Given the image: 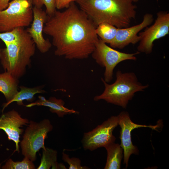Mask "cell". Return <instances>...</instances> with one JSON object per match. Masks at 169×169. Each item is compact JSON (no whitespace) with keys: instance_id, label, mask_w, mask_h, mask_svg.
Here are the masks:
<instances>
[{"instance_id":"obj_9","label":"cell","mask_w":169,"mask_h":169,"mask_svg":"<svg viewBox=\"0 0 169 169\" xmlns=\"http://www.w3.org/2000/svg\"><path fill=\"white\" fill-rule=\"evenodd\" d=\"M154 23L146 27L140 33V37L137 51L149 54L152 51L154 41L165 36L169 33V13L168 11H160L157 13Z\"/></svg>"},{"instance_id":"obj_12","label":"cell","mask_w":169,"mask_h":169,"mask_svg":"<svg viewBox=\"0 0 169 169\" xmlns=\"http://www.w3.org/2000/svg\"><path fill=\"white\" fill-rule=\"evenodd\" d=\"M29 123L28 119L22 117L19 113L14 110L3 114L0 117V129L4 131L9 140H12L15 142L16 149L14 151L19 152V139L23 131V130L20 128L23 125H28Z\"/></svg>"},{"instance_id":"obj_20","label":"cell","mask_w":169,"mask_h":169,"mask_svg":"<svg viewBox=\"0 0 169 169\" xmlns=\"http://www.w3.org/2000/svg\"><path fill=\"white\" fill-rule=\"evenodd\" d=\"M3 169H35L34 165L28 158L24 156L23 160L21 161H14L9 159L5 164L2 167Z\"/></svg>"},{"instance_id":"obj_15","label":"cell","mask_w":169,"mask_h":169,"mask_svg":"<svg viewBox=\"0 0 169 169\" xmlns=\"http://www.w3.org/2000/svg\"><path fill=\"white\" fill-rule=\"evenodd\" d=\"M104 147L107 152L106 162L105 169H120L123 156V150L119 144L112 142Z\"/></svg>"},{"instance_id":"obj_22","label":"cell","mask_w":169,"mask_h":169,"mask_svg":"<svg viewBox=\"0 0 169 169\" xmlns=\"http://www.w3.org/2000/svg\"><path fill=\"white\" fill-rule=\"evenodd\" d=\"M32 4L34 7L41 8L44 5L46 12L48 16L53 15L56 10L55 0H32Z\"/></svg>"},{"instance_id":"obj_26","label":"cell","mask_w":169,"mask_h":169,"mask_svg":"<svg viewBox=\"0 0 169 169\" xmlns=\"http://www.w3.org/2000/svg\"><path fill=\"white\" fill-rule=\"evenodd\" d=\"M133 2H136L139 1V0H132Z\"/></svg>"},{"instance_id":"obj_2","label":"cell","mask_w":169,"mask_h":169,"mask_svg":"<svg viewBox=\"0 0 169 169\" xmlns=\"http://www.w3.org/2000/svg\"><path fill=\"white\" fill-rule=\"evenodd\" d=\"M95 26L107 23L117 28L129 27L135 19L136 6L132 0H75Z\"/></svg>"},{"instance_id":"obj_16","label":"cell","mask_w":169,"mask_h":169,"mask_svg":"<svg viewBox=\"0 0 169 169\" xmlns=\"http://www.w3.org/2000/svg\"><path fill=\"white\" fill-rule=\"evenodd\" d=\"M18 79L7 71L0 74V92L4 95L7 102L12 100L18 92Z\"/></svg>"},{"instance_id":"obj_27","label":"cell","mask_w":169,"mask_h":169,"mask_svg":"<svg viewBox=\"0 0 169 169\" xmlns=\"http://www.w3.org/2000/svg\"><path fill=\"white\" fill-rule=\"evenodd\" d=\"M32 3V0H28Z\"/></svg>"},{"instance_id":"obj_6","label":"cell","mask_w":169,"mask_h":169,"mask_svg":"<svg viewBox=\"0 0 169 169\" xmlns=\"http://www.w3.org/2000/svg\"><path fill=\"white\" fill-rule=\"evenodd\" d=\"M53 129L52 125L48 119L39 122L29 121L20 143L22 154L32 161H35L37 152L41 148L46 150L45 140L48 137V133Z\"/></svg>"},{"instance_id":"obj_25","label":"cell","mask_w":169,"mask_h":169,"mask_svg":"<svg viewBox=\"0 0 169 169\" xmlns=\"http://www.w3.org/2000/svg\"><path fill=\"white\" fill-rule=\"evenodd\" d=\"M10 0H0V11L6 8Z\"/></svg>"},{"instance_id":"obj_4","label":"cell","mask_w":169,"mask_h":169,"mask_svg":"<svg viewBox=\"0 0 169 169\" xmlns=\"http://www.w3.org/2000/svg\"><path fill=\"white\" fill-rule=\"evenodd\" d=\"M116 77L115 81L111 84H109L101 78L105 89L102 94L94 97L95 101L103 100L126 108L136 93L143 91L149 86L148 84L143 85L140 82L133 72L123 73L118 70Z\"/></svg>"},{"instance_id":"obj_14","label":"cell","mask_w":169,"mask_h":169,"mask_svg":"<svg viewBox=\"0 0 169 169\" xmlns=\"http://www.w3.org/2000/svg\"><path fill=\"white\" fill-rule=\"evenodd\" d=\"M38 97L39 100L26 105V106L30 107L36 105L48 107L49 108V110L51 112L56 113L60 117H63L68 114L79 113V112L73 109H70L65 107L64 106L65 102L61 99L51 97L47 100L41 96Z\"/></svg>"},{"instance_id":"obj_8","label":"cell","mask_w":169,"mask_h":169,"mask_svg":"<svg viewBox=\"0 0 169 169\" xmlns=\"http://www.w3.org/2000/svg\"><path fill=\"white\" fill-rule=\"evenodd\" d=\"M118 125L117 116H112L92 130L84 133L81 141L84 149L92 151L115 142L116 138L113 132Z\"/></svg>"},{"instance_id":"obj_11","label":"cell","mask_w":169,"mask_h":169,"mask_svg":"<svg viewBox=\"0 0 169 169\" xmlns=\"http://www.w3.org/2000/svg\"><path fill=\"white\" fill-rule=\"evenodd\" d=\"M154 20L153 15L146 13L140 23L124 28H117L116 34L110 46L113 49H122L130 44H135L139 42L140 37L138 33L143 28L150 25Z\"/></svg>"},{"instance_id":"obj_7","label":"cell","mask_w":169,"mask_h":169,"mask_svg":"<svg viewBox=\"0 0 169 169\" xmlns=\"http://www.w3.org/2000/svg\"><path fill=\"white\" fill-rule=\"evenodd\" d=\"M140 53L138 51L131 54L120 52L99 38L91 55L97 64L105 68L103 79L108 83L113 79L114 70L119 63L126 60L135 61L137 59L135 56Z\"/></svg>"},{"instance_id":"obj_21","label":"cell","mask_w":169,"mask_h":169,"mask_svg":"<svg viewBox=\"0 0 169 169\" xmlns=\"http://www.w3.org/2000/svg\"><path fill=\"white\" fill-rule=\"evenodd\" d=\"M25 30L24 28H18L9 31L0 32V39L5 44L13 42L18 40Z\"/></svg>"},{"instance_id":"obj_1","label":"cell","mask_w":169,"mask_h":169,"mask_svg":"<svg viewBox=\"0 0 169 169\" xmlns=\"http://www.w3.org/2000/svg\"><path fill=\"white\" fill-rule=\"evenodd\" d=\"M97 27L75 2L63 11L48 16L43 33L50 36L54 54L72 60L88 58L99 40Z\"/></svg>"},{"instance_id":"obj_5","label":"cell","mask_w":169,"mask_h":169,"mask_svg":"<svg viewBox=\"0 0 169 169\" xmlns=\"http://www.w3.org/2000/svg\"><path fill=\"white\" fill-rule=\"evenodd\" d=\"M32 3L28 0H13L8 7L0 11V32L28 27L33 14Z\"/></svg>"},{"instance_id":"obj_23","label":"cell","mask_w":169,"mask_h":169,"mask_svg":"<svg viewBox=\"0 0 169 169\" xmlns=\"http://www.w3.org/2000/svg\"><path fill=\"white\" fill-rule=\"evenodd\" d=\"M62 159L63 161L67 163L69 166V169H88L89 167L81 166V161L78 158L69 157V155L67 154L62 153Z\"/></svg>"},{"instance_id":"obj_3","label":"cell","mask_w":169,"mask_h":169,"mask_svg":"<svg viewBox=\"0 0 169 169\" xmlns=\"http://www.w3.org/2000/svg\"><path fill=\"white\" fill-rule=\"evenodd\" d=\"M5 44L6 48L0 49L1 64L6 71L18 79L30 64L35 44L26 29L18 40Z\"/></svg>"},{"instance_id":"obj_17","label":"cell","mask_w":169,"mask_h":169,"mask_svg":"<svg viewBox=\"0 0 169 169\" xmlns=\"http://www.w3.org/2000/svg\"><path fill=\"white\" fill-rule=\"evenodd\" d=\"M20 90L15 95L14 98L10 101L5 103L4 105L3 110L10 103L16 102L19 105H23V101L27 100L32 101L34 95L38 93H43L45 91L42 89L41 87H37L33 88H28L24 86L19 87Z\"/></svg>"},{"instance_id":"obj_10","label":"cell","mask_w":169,"mask_h":169,"mask_svg":"<svg viewBox=\"0 0 169 169\" xmlns=\"http://www.w3.org/2000/svg\"><path fill=\"white\" fill-rule=\"evenodd\" d=\"M117 116L118 125L120 128V138L121 144L120 145L123 150V163L126 168L128 167L129 159L131 155H138L139 153L137 147L133 144L131 141V131L135 129L142 127H148L157 130L156 129L159 128V126L158 124L147 125L134 123L131 120L129 113L126 111L121 112Z\"/></svg>"},{"instance_id":"obj_24","label":"cell","mask_w":169,"mask_h":169,"mask_svg":"<svg viewBox=\"0 0 169 169\" xmlns=\"http://www.w3.org/2000/svg\"><path fill=\"white\" fill-rule=\"evenodd\" d=\"M75 0H55L56 9L60 10L68 8Z\"/></svg>"},{"instance_id":"obj_18","label":"cell","mask_w":169,"mask_h":169,"mask_svg":"<svg viewBox=\"0 0 169 169\" xmlns=\"http://www.w3.org/2000/svg\"><path fill=\"white\" fill-rule=\"evenodd\" d=\"M57 152L52 149L46 148L43 149L42 155L39 166L37 169H66L62 163L57 162Z\"/></svg>"},{"instance_id":"obj_19","label":"cell","mask_w":169,"mask_h":169,"mask_svg":"<svg viewBox=\"0 0 169 169\" xmlns=\"http://www.w3.org/2000/svg\"><path fill=\"white\" fill-rule=\"evenodd\" d=\"M117 30V28L112 24L102 23L97 26L96 32L98 36L104 42L110 44L115 37Z\"/></svg>"},{"instance_id":"obj_13","label":"cell","mask_w":169,"mask_h":169,"mask_svg":"<svg viewBox=\"0 0 169 169\" xmlns=\"http://www.w3.org/2000/svg\"><path fill=\"white\" fill-rule=\"evenodd\" d=\"M33 18L30 27L26 29L39 51L47 52L52 46L49 40L43 36V28L48 18L45 11L34 6L32 8Z\"/></svg>"}]
</instances>
